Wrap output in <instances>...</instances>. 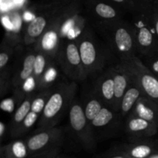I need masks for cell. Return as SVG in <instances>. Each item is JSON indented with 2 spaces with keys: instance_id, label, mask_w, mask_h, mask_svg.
Returning <instances> with one entry per match:
<instances>
[{
  "instance_id": "1",
  "label": "cell",
  "mask_w": 158,
  "mask_h": 158,
  "mask_svg": "<svg viewBox=\"0 0 158 158\" xmlns=\"http://www.w3.org/2000/svg\"><path fill=\"white\" fill-rule=\"evenodd\" d=\"M77 92L75 81L63 82L57 85L51 93L47 102L42 112L38 122V129L55 127L65 112L74 101Z\"/></svg>"
},
{
  "instance_id": "2",
  "label": "cell",
  "mask_w": 158,
  "mask_h": 158,
  "mask_svg": "<svg viewBox=\"0 0 158 158\" xmlns=\"http://www.w3.org/2000/svg\"><path fill=\"white\" fill-rule=\"evenodd\" d=\"M63 141V134L60 128L38 129V132L26 140L29 155L35 157H52L58 151Z\"/></svg>"
},
{
  "instance_id": "3",
  "label": "cell",
  "mask_w": 158,
  "mask_h": 158,
  "mask_svg": "<svg viewBox=\"0 0 158 158\" xmlns=\"http://www.w3.org/2000/svg\"><path fill=\"white\" fill-rule=\"evenodd\" d=\"M56 59L63 72L74 81L86 78L77 40H63Z\"/></svg>"
},
{
  "instance_id": "4",
  "label": "cell",
  "mask_w": 158,
  "mask_h": 158,
  "mask_svg": "<svg viewBox=\"0 0 158 158\" xmlns=\"http://www.w3.org/2000/svg\"><path fill=\"white\" fill-rule=\"evenodd\" d=\"M123 64L142 90L143 96L152 99L158 104V77L157 76L145 66L137 56H134L131 60Z\"/></svg>"
},
{
  "instance_id": "5",
  "label": "cell",
  "mask_w": 158,
  "mask_h": 158,
  "mask_svg": "<svg viewBox=\"0 0 158 158\" xmlns=\"http://www.w3.org/2000/svg\"><path fill=\"white\" fill-rule=\"evenodd\" d=\"M69 120L71 129L86 149L95 147V139L93 129L85 115L83 105L77 101H73L69 109Z\"/></svg>"
},
{
  "instance_id": "6",
  "label": "cell",
  "mask_w": 158,
  "mask_h": 158,
  "mask_svg": "<svg viewBox=\"0 0 158 158\" xmlns=\"http://www.w3.org/2000/svg\"><path fill=\"white\" fill-rule=\"evenodd\" d=\"M80 50L82 64L87 77L100 71L103 65V55L100 52L96 42L89 33L85 29L81 36L77 40Z\"/></svg>"
},
{
  "instance_id": "7",
  "label": "cell",
  "mask_w": 158,
  "mask_h": 158,
  "mask_svg": "<svg viewBox=\"0 0 158 158\" xmlns=\"http://www.w3.org/2000/svg\"><path fill=\"white\" fill-rule=\"evenodd\" d=\"M113 45L122 62H127L134 57L137 51L136 36L134 26L117 25L113 26Z\"/></svg>"
},
{
  "instance_id": "8",
  "label": "cell",
  "mask_w": 158,
  "mask_h": 158,
  "mask_svg": "<svg viewBox=\"0 0 158 158\" xmlns=\"http://www.w3.org/2000/svg\"><path fill=\"white\" fill-rule=\"evenodd\" d=\"M61 42L60 20H55L34 43L35 50V52L43 53L52 60L56 58Z\"/></svg>"
},
{
  "instance_id": "9",
  "label": "cell",
  "mask_w": 158,
  "mask_h": 158,
  "mask_svg": "<svg viewBox=\"0 0 158 158\" xmlns=\"http://www.w3.org/2000/svg\"><path fill=\"white\" fill-rule=\"evenodd\" d=\"M136 36L137 51L142 54H153L157 50V37L154 36V30L143 22H139L134 26Z\"/></svg>"
},
{
  "instance_id": "10",
  "label": "cell",
  "mask_w": 158,
  "mask_h": 158,
  "mask_svg": "<svg viewBox=\"0 0 158 158\" xmlns=\"http://www.w3.org/2000/svg\"><path fill=\"white\" fill-rule=\"evenodd\" d=\"M114 80V103L113 110L120 111V102L131 84V76L123 63L111 68Z\"/></svg>"
},
{
  "instance_id": "11",
  "label": "cell",
  "mask_w": 158,
  "mask_h": 158,
  "mask_svg": "<svg viewBox=\"0 0 158 158\" xmlns=\"http://www.w3.org/2000/svg\"><path fill=\"white\" fill-rule=\"evenodd\" d=\"M128 116L140 117L158 127V104L146 96H142Z\"/></svg>"
},
{
  "instance_id": "12",
  "label": "cell",
  "mask_w": 158,
  "mask_h": 158,
  "mask_svg": "<svg viewBox=\"0 0 158 158\" xmlns=\"http://www.w3.org/2000/svg\"><path fill=\"white\" fill-rule=\"evenodd\" d=\"M94 94L103 103L113 109L114 103V80L111 69L98 78L96 83Z\"/></svg>"
},
{
  "instance_id": "13",
  "label": "cell",
  "mask_w": 158,
  "mask_h": 158,
  "mask_svg": "<svg viewBox=\"0 0 158 158\" xmlns=\"http://www.w3.org/2000/svg\"><path fill=\"white\" fill-rule=\"evenodd\" d=\"M126 129L129 134L137 138L154 136L157 133L158 127L154 124L134 116H128Z\"/></svg>"
},
{
  "instance_id": "14",
  "label": "cell",
  "mask_w": 158,
  "mask_h": 158,
  "mask_svg": "<svg viewBox=\"0 0 158 158\" xmlns=\"http://www.w3.org/2000/svg\"><path fill=\"white\" fill-rule=\"evenodd\" d=\"M53 21L44 15H37L34 20L28 23L25 31L23 41L26 45L35 43L39 38L44 33Z\"/></svg>"
},
{
  "instance_id": "15",
  "label": "cell",
  "mask_w": 158,
  "mask_h": 158,
  "mask_svg": "<svg viewBox=\"0 0 158 158\" xmlns=\"http://www.w3.org/2000/svg\"><path fill=\"white\" fill-rule=\"evenodd\" d=\"M35 56H36V52L30 51L23 58L21 68H19L17 72L12 77V85L15 91L19 89L23 82L33 74Z\"/></svg>"
},
{
  "instance_id": "16",
  "label": "cell",
  "mask_w": 158,
  "mask_h": 158,
  "mask_svg": "<svg viewBox=\"0 0 158 158\" xmlns=\"http://www.w3.org/2000/svg\"><path fill=\"white\" fill-rule=\"evenodd\" d=\"M142 96H143V91H142V90L140 89V87L137 85V84L136 83L135 81L133 79L132 76H131V85L125 92L124 95H123V99L121 100V102H120V112L121 116H125L127 115L130 114V112L133 109L135 104L137 103V100Z\"/></svg>"
},
{
  "instance_id": "17",
  "label": "cell",
  "mask_w": 158,
  "mask_h": 158,
  "mask_svg": "<svg viewBox=\"0 0 158 158\" xmlns=\"http://www.w3.org/2000/svg\"><path fill=\"white\" fill-rule=\"evenodd\" d=\"M34 95L33 93L27 94L26 99L20 103L19 106L17 108L16 111L15 112L13 116V119H12V122H11V135L13 136L19 126L21 125L22 122L25 119L29 112L31 111V106H32V102L33 100Z\"/></svg>"
},
{
  "instance_id": "18",
  "label": "cell",
  "mask_w": 158,
  "mask_h": 158,
  "mask_svg": "<svg viewBox=\"0 0 158 158\" xmlns=\"http://www.w3.org/2000/svg\"><path fill=\"white\" fill-rule=\"evenodd\" d=\"M29 155L26 143L23 140H15L1 147V158H26Z\"/></svg>"
},
{
  "instance_id": "19",
  "label": "cell",
  "mask_w": 158,
  "mask_h": 158,
  "mask_svg": "<svg viewBox=\"0 0 158 158\" xmlns=\"http://www.w3.org/2000/svg\"><path fill=\"white\" fill-rule=\"evenodd\" d=\"M125 152L128 156L134 158H148L156 152V147L151 142L135 143L130 144L125 148Z\"/></svg>"
},
{
  "instance_id": "20",
  "label": "cell",
  "mask_w": 158,
  "mask_h": 158,
  "mask_svg": "<svg viewBox=\"0 0 158 158\" xmlns=\"http://www.w3.org/2000/svg\"><path fill=\"white\" fill-rule=\"evenodd\" d=\"M103 105H103V102L94 94L87 99L86 104H85V106L83 107V109H84L86 119L89 121V123L100 113Z\"/></svg>"
},
{
  "instance_id": "21",
  "label": "cell",
  "mask_w": 158,
  "mask_h": 158,
  "mask_svg": "<svg viewBox=\"0 0 158 158\" xmlns=\"http://www.w3.org/2000/svg\"><path fill=\"white\" fill-rule=\"evenodd\" d=\"M114 119V111L107 105H103V108L95 119L90 122L91 127L95 129H101L111 123Z\"/></svg>"
},
{
  "instance_id": "22",
  "label": "cell",
  "mask_w": 158,
  "mask_h": 158,
  "mask_svg": "<svg viewBox=\"0 0 158 158\" xmlns=\"http://www.w3.org/2000/svg\"><path fill=\"white\" fill-rule=\"evenodd\" d=\"M49 57H48L46 54L41 52H36L35 62H34V70L32 75L36 79L37 83L41 80L42 76L44 74L45 71L47 68L48 65L51 63L49 61Z\"/></svg>"
},
{
  "instance_id": "23",
  "label": "cell",
  "mask_w": 158,
  "mask_h": 158,
  "mask_svg": "<svg viewBox=\"0 0 158 158\" xmlns=\"http://www.w3.org/2000/svg\"><path fill=\"white\" fill-rule=\"evenodd\" d=\"M58 77V71L55 65L52 63L48 65L44 74L42 76L41 80L39 82L38 90H43L45 88H50L52 83L55 81Z\"/></svg>"
},
{
  "instance_id": "24",
  "label": "cell",
  "mask_w": 158,
  "mask_h": 158,
  "mask_svg": "<svg viewBox=\"0 0 158 158\" xmlns=\"http://www.w3.org/2000/svg\"><path fill=\"white\" fill-rule=\"evenodd\" d=\"M52 90L53 89L51 87L50 88H45V89L42 90V91L40 94L35 96L32 102L31 111L38 113V114L42 113V112L44 109V107L46 105V102H47L48 99H49V96H50L51 93H52Z\"/></svg>"
},
{
  "instance_id": "25",
  "label": "cell",
  "mask_w": 158,
  "mask_h": 158,
  "mask_svg": "<svg viewBox=\"0 0 158 158\" xmlns=\"http://www.w3.org/2000/svg\"><path fill=\"white\" fill-rule=\"evenodd\" d=\"M39 116H40V114H38V113L34 112L32 111L29 112V114L26 116V117L25 118L23 122H22L21 125L18 129L16 133H15L13 137H17V136H19L25 134L36 122V121L39 119Z\"/></svg>"
},
{
  "instance_id": "26",
  "label": "cell",
  "mask_w": 158,
  "mask_h": 158,
  "mask_svg": "<svg viewBox=\"0 0 158 158\" xmlns=\"http://www.w3.org/2000/svg\"><path fill=\"white\" fill-rule=\"evenodd\" d=\"M97 15L104 20H113L117 17V11L111 6L105 3H98L95 7Z\"/></svg>"
},
{
  "instance_id": "27",
  "label": "cell",
  "mask_w": 158,
  "mask_h": 158,
  "mask_svg": "<svg viewBox=\"0 0 158 158\" xmlns=\"http://www.w3.org/2000/svg\"><path fill=\"white\" fill-rule=\"evenodd\" d=\"M12 45L9 42H3L1 46V51H0V68L2 71L9 63L10 57L12 56Z\"/></svg>"
},
{
  "instance_id": "28",
  "label": "cell",
  "mask_w": 158,
  "mask_h": 158,
  "mask_svg": "<svg viewBox=\"0 0 158 158\" xmlns=\"http://www.w3.org/2000/svg\"><path fill=\"white\" fill-rule=\"evenodd\" d=\"M15 103H16V100L15 98H7V99H3L1 102L0 108L6 112L12 113L15 109Z\"/></svg>"
},
{
  "instance_id": "29",
  "label": "cell",
  "mask_w": 158,
  "mask_h": 158,
  "mask_svg": "<svg viewBox=\"0 0 158 158\" xmlns=\"http://www.w3.org/2000/svg\"><path fill=\"white\" fill-rule=\"evenodd\" d=\"M2 23L6 30H7L8 33H11L13 30V23L12 18L9 15H2Z\"/></svg>"
},
{
  "instance_id": "30",
  "label": "cell",
  "mask_w": 158,
  "mask_h": 158,
  "mask_svg": "<svg viewBox=\"0 0 158 158\" xmlns=\"http://www.w3.org/2000/svg\"><path fill=\"white\" fill-rule=\"evenodd\" d=\"M156 76L158 75V59L153 62L151 65V68H149Z\"/></svg>"
},
{
  "instance_id": "31",
  "label": "cell",
  "mask_w": 158,
  "mask_h": 158,
  "mask_svg": "<svg viewBox=\"0 0 158 158\" xmlns=\"http://www.w3.org/2000/svg\"><path fill=\"white\" fill-rule=\"evenodd\" d=\"M127 157H128V155L125 151L117 153L111 156V158H127Z\"/></svg>"
},
{
  "instance_id": "32",
  "label": "cell",
  "mask_w": 158,
  "mask_h": 158,
  "mask_svg": "<svg viewBox=\"0 0 158 158\" xmlns=\"http://www.w3.org/2000/svg\"><path fill=\"white\" fill-rule=\"evenodd\" d=\"M153 24H154V32H155L156 36H157V38L158 39V15L157 16H155L154 18V21H153Z\"/></svg>"
},
{
  "instance_id": "33",
  "label": "cell",
  "mask_w": 158,
  "mask_h": 158,
  "mask_svg": "<svg viewBox=\"0 0 158 158\" xmlns=\"http://www.w3.org/2000/svg\"><path fill=\"white\" fill-rule=\"evenodd\" d=\"M6 126L4 124V122H0V136H1V138H2L3 136H4L5 131H6Z\"/></svg>"
},
{
  "instance_id": "34",
  "label": "cell",
  "mask_w": 158,
  "mask_h": 158,
  "mask_svg": "<svg viewBox=\"0 0 158 158\" xmlns=\"http://www.w3.org/2000/svg\"><path fill=\"white\" fill-rule=\"evenodd\" d=\"M148 158H158V152L157 151L154 152L153 154H151V156H148Z\"/></svg>"
},
{
  "instance_id": "35",
  "label": "cell",
  "mask_w": 158,
  "mask_h": 158,
  "mask_svg": "<svg viewBox=\"0 0 158 158\" xmlns=\"http://www.w3.org/2000/svg\"><path fill=\"white\" fill-rule=\"evenodd\" d=\"M114 2H123L124 0H114Z\"/></svg>"
},
{
  "instance_id": "36",
  "label": "cell",
  "mask_w": 158,
  "mask_h": 158,
  "mask_svg": "<svg viewBox=\"0 0 158 158\" xmlns=\"http://www.w3.org/2000/svg\"><path fill=\"white\" fill-rule=\"evenodd\" d=\"M48 158H64V157H61V156H52V157H48Z\"/></svg>"
},
{
  "instance_id": "37",
  "label": "cell",
  "mask_w": 158,
  "mask_h": 158,
  "mask_svg": "<svg viewBox=\"0 0 158 158\" xmlns=\"http://www.w3.org/2000/svg\"><path fill=\"white\" fill-rule=\"evenodd\" d=\"M127 158H134V157H132V156H128V157Z\"/></svg>"
}]
</instances>
